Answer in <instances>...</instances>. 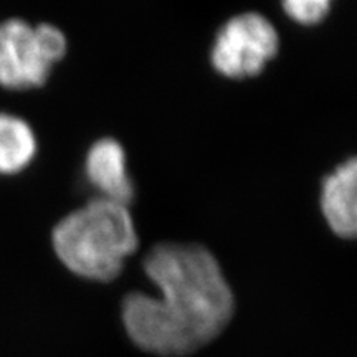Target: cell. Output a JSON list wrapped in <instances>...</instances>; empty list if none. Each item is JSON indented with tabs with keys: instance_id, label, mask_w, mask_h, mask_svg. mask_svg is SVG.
Here are the masks:
<instances>
[{
	"instance_id": "6da1fadb",
	"label": "cell",
	"mask_w": 357,
	"mask_h": 357,
	"mask_svg": "<svg viewBox=\"0 0 357 357\" xmlns=\"http://www.w3.org/2000/svg\"><path fill=\"white\" fill-rule=\"evenodd\" d=\"M158 294L131 291L121 301L131 344L154 357H189L212 344L235 316L234 289L220 263L199 243H158L142 260Z\"/></svg>"
},
{
	"instance_id": "7a4b0ae2",
	"label": "cell",
	"mask_w": 357,
	"mask_h": 357,
	"mask_svg": "<svg viewBox=\"0 0 357 357\" xmlns=\"http://www.w3.org/2000/svg\"><path fill=\"white\" fill-rule=\"evenodd\" d=\"M52 247L73 275L109 283L139 247V236L129 207L98 197L56 222Z\"/></svg>"
},
{
	"instance_id": "3957f363",
	"label": "cell",
	"mask_w": 357,
	"mask_h": 357,
	"mask_svg": "<svg viewBox=\"0 0 357 357\" xmlns=\"http://www.w3.org/2000/svg\"><path fill=\"white\" fill-rule=\"evenodd\" d=\"M68 40L48 22L32 24L22 17L0 20V89L26 93L48 83L66 56Z\"/></svg>"
},
{
	"instance_id": "277c9868",
	"label": "cell",
	"mask_w": 357,
	"mask_h": 357,
	"mask_svg": "<svg viewBox=\"0 0 357 357\" xmlns=\"http://www.w3.org/2000/svg\"><path fill=\"white\" fill-rule=\"evenodd\" d=\"M280 50L275 25L258 12L231 17L217 32L212 47V66L223 77L245 79L258 77Z\"/></svg>"
},
{
	"instance_id": "5b68a950",
	"label": "cell",
	"mask_w": 357,
	"mask_h": 357,
	"mask_svg": "<svg viewBox=\"0 0 357 357\" xmlns=\"http://www.w3.org/2000/svg\"><path fill=\"white\" fill-rule=\"evenodd\" d=\"M321 212L329 229L337 236L357 238V158L339 164L324 177Z\"/></svg>"
},
{
	"instance_id": "8992f818",
	"label": "cell",
	"mask_w": 357,
	"mask_h": 357,
	"mask_svg": "<svg viewBox=\"0 0 357 357\" xmlns=\"http://www.w3.org/2000/svg\"><path fill=\"white\" fill-rule=\"evenodd\" d=\"M84 171L89 184L102 199L129 207L134 200V184L128 174L126 153L113 137H102L88 149Z\"/></svg>"
},
{
	"instance_id": "52a82bcc",
	"label": "cell",
	"mask_w": 357,
	"mask_h": 357,
	"mask_svg": "<svg viewBox=\"0 0 357 357\" xmlns=\"http://www.w3.org/2000/svg\"><path fill=\"white\" fill-rule=\"evenodd\" d=\"M38 154L32 124L22 116L0 109V178L26 171Z\"/></svg>"
},
{
	"instance_id": "ba28073f",
	"label": "cell",
	"mask_w": 357,
	"mask_h": 357,
	"mask_svg": "<svg viewBox=\"0 0 357 357\" xmlns=\"http://www.w3.org/2000/svg\"><path fill=\"white\" fill-rule=\"evenodd\" d=\"M334 0H281L289 19L300 25H318L331 12Z\"/></svg>"
}]
</instances>
